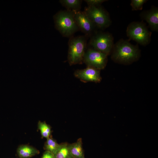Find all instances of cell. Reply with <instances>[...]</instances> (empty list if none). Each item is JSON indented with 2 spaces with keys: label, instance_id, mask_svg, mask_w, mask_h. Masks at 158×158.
Instances as JSON below:
<instances>
[{
  "label": "cell",
  "instance_id": "cell-20",
  "mask_svg": "<svg viewBox=\"0 0 158 158\" xmlns=\"http://www.w3.org/2000/svg\"><path fill=\"white\" fill-rule=\"evenodd\" d=\"M71 158H72V157H71ZM85 158L84 157V158Z\"/></svg>",
  "mask_w": 158,
  "mask_h": 158
},
{
  "label": "cell",
  "instance_id": "cell-12",
  "mask_svg": "<svg viewBox=\"0 0 158 158\" xmlns=\"http://www.w3.org/2000/svg\"><path fill=\"white\" fill-rule=\"evenodd\" d=\"M68 148L71 157L73 158L85 157L81 138H79L77 141L74 143L69 144Z\"/></svg>",
  "mask_w": 158,
  "mask_h": 158
},
{
  "label": "cell",
  "instance_id": "cell-4",
  "mask_svg": "<svg viewBox=\"0 0 158 158\" xmlns=\"http://www.w3.org/2000/svg\"><path fill=\"white\" fill-rule=\"evenodd\" d=\"M126 34L130 39L142 45L148 44L150 41L151 32L143 22L131 23L127 28Z\"/></svg>",
  "mask_w": 158,
  "mask_h": 158
},
{
  "label": "cell",
  "instance_id": "cell-9",
  "mask_svg": "<svg viewBox=\"0 0 158 158\" xmlns=\"http://www.w3.org/2000/svg\"><path fill=\"white\" fill-rule=\"evenodd\" d=\"M74 75L84 83L92 82L98 83L100 82L102 80L99 70L90 67L76 70L74 72Z\"/></svg>",
  "mask_w": 158,
  "mask_h": 158
},
{
  "label": "cell",
  "instance_id": "cell-17",
  "mask_svg": "<svg viewBox=\"0 0 158 158\" xmlns=\"http://www.w3.org/2000/svg\"><path fill=\"white\" fill-rule=\"evenodd\" d=\"M147 1L146 0H132L130 5L132 8V10H142L144 4Z\"/></svg>",
  "mask_w": 158,
  "mask_h": 158
},
{
  "label": "cell",
  "instance_id": "cell-8",
  "mask_svg": "<svg viewBox=\"0 0 158 158\" xmlns=\"http://www.w3.org/2000/svg\"><path fill=\"white\" fill-rule=\"evenodd\" d=\"M75 22L79 30L86 37H91L96 32V26L84 11H72Z\"/></svg>",
  "mask_w": 158,
  "mask_h": 158
},
{
  "label": "cell",
  "instance_id": "cell-5",
  "mask_svg": "<svg viewBox=\"0 0 158 158\" xmlns=\"http://www.w3.org/2000/svg\"><path fill=\"white\" fill-rule=\"evenodd\" d=\"M83 11L96 27L103 29L109 27L111 24L108 13L100 6H87Z\"/></svg>",
  "mask_w": 158,
  "mask_h": 158
},
{
  "label": "cell",
  "instance_id": "cell-6",
  "mask_svg": "<svg viewBox=\"0 0 158 158\" xmlns=\"http://www.w3.org/2000/svg\"><path fill=\"white\" fill-rule=\"evenodd\" d=\"M89 44L91 48L108 55L113 48L114 38L109 33L95 32L91 37Z\"/></svg>",
  "mask_w": 158,
  "mask_h": 158
},
{
  "label": "cell",
  "instance_id": "cell-16",
  "mask_svg": "<svg viewBox=\"0 0 158 158\" xmlns=\"http://www.w3.org/2000/svg\"><path fill=\"white\" fill-rule=\"evenodd\" d=\"M38 128L42 137L47 139L51 137V127L45 122L39 121L38 123Z\"/></svg>",
  "mask_w": 158,
  "mask_h": 158
},
{
  "label": "cell",
  "instance_id": "cell-18",
  "mask_svg": "<svg viewBox=\"0 0 158 158\" xmlns=\"http://www.w3.org/2000/svg\"><path fill=\"white\" fill-rule=\"evenodd\" d=\"M87 4L88 6H100L104 2L107 1L105 0H84Z\"/></svg>",
  "mask_w": 158,
  "mask_h": 158
},
{
  "label": "cell",
  "instance_id": "cell-14",
  "mask_svg": "<svg viewBox=\"0 0 158 158\" xmlns=\"http://www.w3.org/2000/svg\"><path fill=\"white\" fill-rule=\"evenodd\" d=\"M68 143L64 142L60 144L58 150L54 154L55 158H71Z\"/></svg>",
  "mask_w": 158,
  "mask_h": 158
},
{
  "label": "cell",
  "instance_id": "cell-19",
  "mask_svg": "<svg viewBox=\"0 0 158 158\" xmlns=\"http://www.w3.org/2000/svg\"><path fill=\"white\" fill-rule=\"evenodd\" d=\"M42 158H55L54 155L51 152L46 151L43 154Z\"/></svg>",
  "mask_w": 158,
  "mask_h": 158
},
{
  "label": "cell",
  "instance_id": "cell-15",
  "mask_svg": "<svg viewBox=\"0 0 158 158\" xmlns=\"http://www.w3.org/2000/svg\"><path fill=\"white\" fill-rule=\"evenodd\" d=\"M60 144L52 138L50 137L47 139L44 146L46 151L49 152L54 154L59 147Z\"/></svg>",
  "mask_w": 158,
  "mask_h": 158
},
{
  "label": "cell",
  "instance_id": "cell-1",
  "mask_svg": "<svg viewBox=\"0 0 158 158\" xmlns=\"http://www.w3.org/2000/svg\"><path fill=\"white\" fill-rule=\"evenodd\" d=\"M111 58L115 61L127 64L137 60L140 56L138 45H133L128 41L121 39L114 44Z\"/></svg>",
  "mask_w": 158,
  "mask_h": 158
},
{
  "label": "cell",
  "instance_id": "cell-13",
  "mask_svg": "<svg viewBox=\"0 0 158 158\" xmlns=\"http://www.w3.org/2000/svg\"><path fill=\"white\" fill-rule=\"evenodd\" d=\"M82 1L80 0H61L59 2L66 9L71 11H80Z\"/></svg>",
  "mask_w": 158,
  "mask_h": 158
},
{
  "label": "cell",
  "instance_id": "cell-2",
  "mask_svg": "<svg viewBox=\"0 0 158 158\" xmlns=\"http://www.w3.org/2000/svg\"><path fill=\"white\" fill-rule=\"evenodd\" d=\"M56 28L64 37H70L79 29L72 11H60L53 17Z\"/></svg>",
  "mask_w": 158,
  "mask_h": 158
},
{
  "label": "cell",
  "instance_id": "cell-7",
  "mask_svg": "<svg viewBox=\"0 0 158 158\" xmlns=\"http://www.w3.org/2000/svg\"><path fill=\"white\" fill-rule=\"evenodd\" d=\"M107 56L92 48H89L85 51L83 62L87 67H93L99 70L103 69L106 65Z\"/></svg>",
  "mask_w": 158,
  "mask_h": 158
},
{
  "label": "cell",
  "instance_id": "cell-11",
  "mask_svg": "<svg viewBox=\"0 0 158 158\" xmlns=\"http://www.w3.org/2000/svg\"><path fill=\"white\" fill-rule=\"evenodd\" d=\"M17 153L20 158H30L38 154L40 152L32 146L27 145H22L18 147Z\"/></svg>",
  "mask_w": 158,
  "mask_h": 158
},
{
  "label": "cell",
  "instance_id": "cell-10",
  "mask_svg": "<svg viewBox=\"0 0 158 158\" xmlns=\"http://www.w3.org/2000/svg\"><path fill=\"white\" fill-rule=\"evenodd\" d=\"M140 16L148 23L151 30L154 31L158 30V8L152 6L148 10L142 11Z\"/></svg>",
  "mask_w": 158,
  "mask_h": 158
},
{
  "label": "cell",
  "instance_id": "cell-3",
  "mask_svg": "<svg viewBox=\"0 0 158 158\" xmlns=\"http://www.w3.org/2000/svg\"><path fill=\"white\" fill-rule=\"evenodd\" d=\"M87 37L85 36H73L70 37L67 57L70 65L83 63L87 48Z\"/></svg>",
  "mask_w": 158,
  "mask_h": 158
}]
</instances>
